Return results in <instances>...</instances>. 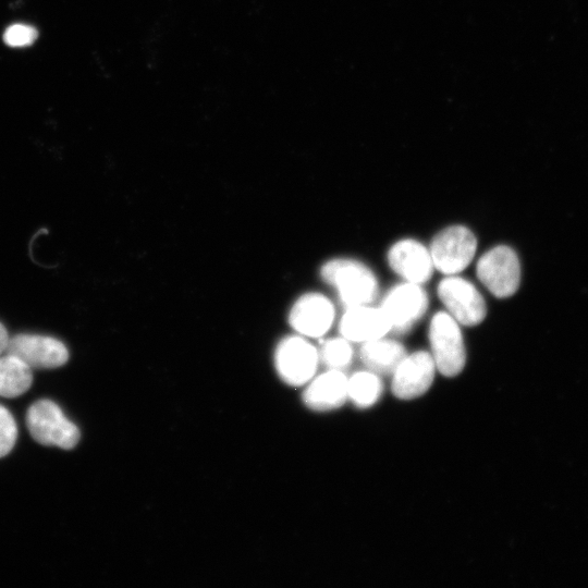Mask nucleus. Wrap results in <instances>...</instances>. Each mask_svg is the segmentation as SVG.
Segmentation results:
<instances>
[{
	"instance_id": "1",
	"label": "nucleus",
	"mask_w": 588,
	"mask_h": 588,
	"mask_svg": "<svg viewBox=\"0 0 588 588\" xmlns=\"http://www.w3.org/2000/svg\"><path fill=\"white\" fill-rule=\"evenodd\" d=\"M320 275L336 290L346 308L371 304L379 293L376 274L354 259H331L322 265Z\"/></svg>"
},
{
	"instance_id": "2",
	"label": "nucleus",
	"mask_w": 588,
	"mask_h": 588,
	"mask_svg": "<svg viewBox=\"0 0 588 588\" xmlns=\"http://www.w3.org/2000/svg\"><path fill=\"white\" fill-rule=\"evenodd\" d=\"M26 425L33 439L42 445L71 450L79 441L78 428L50 400H39L30 405Z\"/></svg>"
},
{
	"instance_id": "3",
	"label": "nucleus",
	"mask_w": 588,
	"mask_h": 588,
	"mask_svg": "<svg viewBox=\"0 0 588 588\" xmlns=\"http://www.w3.org/2000/svg\"><path fill=\"white\" fill-rule=\"evenodd\" d=\"M431 356L443 376L458 375L466 363V351L460 323L446 311L433 315L429 326Z\"/></svg>"
},
{
	"instance_id": "4",
	"label": "nucleus",
	"mask_w": 588,
	"mask_h": 588,
	"mask_svg": "<svg viewBox=\"0 0 588 588\" xmlns=\"http://www.w3.org/2000/svg\"><path fill=\"white\" fill-rule=\"evenodd\" d=\"M478 280L499 298L512 296L520 282V264L509 246L498 245L482 254L476 266Z\"/></svg>"
},
{
	"instance_id": "5",
	"label": "nucleus",
	"mask_w": 588,
	"mask_h": 588,
	"mask_svg": "<svg viewBox=\"0 0 588 588\" xmlns=\"http://www.w3.org/2000/svg\"><path fill=\"white\" fill-rule=\"evenodd\" d=\"M476 249L475 234L460 224L440 231L429 248L433 267L446 275L463 271L473 260Z\"/></svg>"
},
{
	"instance_id": "6",
	"label": "nucleus",
	"mask_w": 588,
	"mask_h": 588,
	"mask_svg": "<svg viewBox=\"0 0 588 588\" xmlns=\"http://www.w3.org/2000/svg\"><path fill=\"white\" fill-rule=\"evenodd\" d=\"M273 360L281 380L299 387L314 378L320 359L317 348L304 336L290 335L278 343Z\"/></svg>"
},
{
	"instance_id": "7",
	"label": "nucleus",
	"mask_w": 588,
	"mask_h": 588,
	"mask_svg": "<svg viewBox=\"0 0 588 588\" xmlns=\"http://www.w3.org/2000/svg\"><path fill=\"white\" fill-rule=\"evenodd\" d=\"M438 296L460 324L474 327L487 315V305L478 289L468 280L456 274L443 278L438 284Z\"/></svg>"
},
{
	"instance_id": "8",
	"label": "nucleus",
	"mask_w": 588,
	"mask_h": 588,
	"mask_svg": "<svg viewBox=\"0 0 588 588\" xmlns=\"http://www.w3.org/2000/svg\"><path fill=\"white\" fill-rule=\"evenodd\" d=\"M380 308L390 321L391 331L403 334L425 315L428 296L420 284L404 282L388 291Z\"/></svg>"
},
{
	"instance_id": "9",
	"label": "nucleus",
	"mask_w": 588,
	"mask_h": 588,
	"mask_svg": "<svg viewBox=\"0 0 588 588\" xmlns=\"http://www.w3.org/2000/svg\"><path fill=\"white\" fill-rule=\"evenodd\" d=\"M5 353L23 360L32 369H50L63 366L69 359L65 345L40 334L21 333L10 338Z\"/></svg>"
},
{
	"instance_id": "10",
	"label": "nucleus",
	"mask_w": 588,
	"mask_h": 588,
	"mask_svg": "<svg viewBox=\"0 0 588 588\" xmlns=\"http://www.w3.org/2000/svg\"><path fill=\"white\" fill-rule=\"evenodd\" d=\"M437 370L429 352L405 355L392 373V391L402 400L421 396L431 385Z\"/></svg>"
},
{
	"instance_id": "11",
	"label": "nucleus",
	"mask_w": 588,
	"mask_h": 588,
	"mask_svg": "<svg viewBox=\"0 0 588 588\" xmlns=\"http://www.w3.org/2000/svg\"><path fill=\"white\" fill-rule=\"evenodd\" d=\"M334 316V306L330 299L320 293L310 292L295 301L289 313V322L299 335L318 338L328 332Z\"/></svg>"
},
{
	"instance_id": "12",
	"label": "nucleus",
	"mask_w": 588,
	"mask_h": 588,
	"mask_svg": "<svg viewBox=\"0 0 588 588\" xmlns=\"http://www.w3.org/2000/svg\"><path fill=\"white\" fill-rule=\"evenodd\" d=\"M388 262L405 282L420 285L431 278L434 269L429 248L413 238L394 243L388 252Z\"/></svg>"
},
{
	"instance_id": "13",
	"label": "nucleus",
	"mask_w": 588,
	"mask_h": 588,
	"mask_svg": "<svg viewBox=\"0 0 588 588\" xmlns=\"http://www.w3.org/2000/svg\"><path fill=\"white\" fill-rule=\"evenodd\" d=\"M339 330L350 342L365 343L384 336L391 331V324L380 307L368 304L346 308Z\"/></svg>"
},
{
	"instance_id": "14",
	"label": "nucleus",
	"mask_w": 588,
	"mask_h": 588,
	"mask_svg": "<svg viewBox=\"0 0 588 588\" xmlns=\"http://www.w3.org/2000/svg\"><path fill=\"white\" fill-rule=\"evenodd\" d=\"M348 378L342 370L328 371L311 379L303 393L304 404L316 412L339 408L348 399Z\"/></svg>"
},
{
	"instance_id": "15",
	"label": "nucleus",
	"mask_w": 588,
	"mask_h": 588,
	"mask_svg": "<svg viewBox=\"0 0 588 588\" xmlns=\"http://www.w3.org/2000/svg\"><path fill=\"white\" fill-rule=\"evenodd\" d=\"M406 355L404 346L384 336L363 343L359 356L365 367L377 375H392Z\"/></svg>"
},
{
	"instance_id": "16",
	"label": "nucleus",
	"mask_w": 588,
	"mask_h": 588,
	"mask_svg": "<svg viewBox=\"0 0 588 588\" xmlns=\"http://www.w3.org/2000/svg\"><path fill=\"white\" fill-rule=\"evenodd\" d=\"M32 368L14 355L0 356V396L16 397L32 385Z\"/></svg>"
},
{
	"instance_id": "17",
	"label": "nucleus",
	"mask_w": 588,
	"mask_h": 588,
	"mask_svg": "<svg viewBox=\"0 0 588 588\" xmlns=\"http://www.w3.org/2000/svg\"><path fill=\"white\" fill-rule=\"evenodd\" d=\"M348 399L362 408L373 405L382 393V382L379 375L366 370L354 373L348 378Z\"/></svg>"
},
{
	"instance_id": "18",
	"label": "nucleus",
	"mask_w": 588,
	"mask_h": 588,
	"mask_svg": "<svg viewBox=\"0 0 588 588\" xmlns=\"http://www.w3.org/2000/svg\"><path fill=\"white\" fill-rule=\"evenodd\" d=\"M319 359L328 369L343 370L353 359V348L345 338H332L323 342Z\"/></svg>"
},
{
	"instance_id": "19",
	"label": "nucleus",
	"mask_w": 588,
	"mask_h": 588,
	"mask_svg": "<svg viewBox=\"0 0 588 588\" xmlns=\"http://www.w3.org/2000/svg\"><path fill=\"white\" fill-rule=\"evenodd\" d=\"M17 438V427L11 413L0 405V458L13 449Z\"/></svg>"
},
{
	"instance_id": "20",
	"label": "nucleus",
	"mask_w": 588,
	"mask_h": 588,
	"mask_svg": "<svg viewBox=\"0 0 588 588\" xmlns=\"http://www.w3.org/2000/svg\"><path fill=\"white\" fill-rule=\"evenodd\" d=\"M37 37V30L30 25L13 24L3 34V40L11 47H25L32 45Z\"/></svg>"
},
{
	"instance_id": "21",
	"label": "nucleus",
	"mask_w": 588,
	"mask_h": 588,
	"mask_svg": "<svg viewBox=\"0 0 588 588\" xmlns=\"http://www.w3.org/2000/svg\"><path fill=\"white\" fill-rule=\"evenodd\" d=\"M9 334L5 327L0 322V356L7 351L9 344Z\"/></svg>"
}]
</instances>
